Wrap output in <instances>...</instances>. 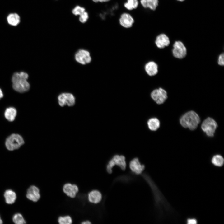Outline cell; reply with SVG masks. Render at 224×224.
Wrapping results in <instances>:
<instances>
[{"instance_id": "1", "label": "cell", "mask_w": 224, "mask_h": 224, "mask_svg": "<svg viewBox=\"0 0 224 224\" xmlns=\"http://www.w3.org/2000/svg\"><path fill=\"white\" fill-rule=\"evenodd\" d=\"M28 77V75L25 72L15 73L12 78L13 89L20 93L28 91L30 88V84L27 81Z\"/></svg>"}, {"instance_id": "2", "label": "cell", "mask_w": 224, "mask_h": 224, "mask_svg": "<svg viewBox=\"0 0 224 224\" xmlns=\"http://www.w3.org/2000/svg\"><path fill=\"white\" fill-rule=\"evenodd\" d=\"M180 124L184 128L194 130L197 128L200 120L197 114L191 110L183 114L180 118Z\"/></svg>"}, {"instance_id": "3", "label": "cell", "mask_w": 224, "mask_h": 224, "mask_svg": "<svg viewBox=\"0 0 224 224\" xmlns=\"http://www.w3.org/2000/svg\"><path fill=\"white\" fill-rule=\"evenodd\" d=\"M24 143L23 139L21 135L12 134L7 138L5 146L8 150L12 151L18 149Z\"/></svg>"}, {"instance_id": "4", "label": "cell", "mask_w": 224, "mask_h": 224, "mask_svg": "<svg viewBox=\"0 0 224 224\" xmlns=\"http://www.w3.org/2000/svg\"><path fill=\"white\" fill-rule=\"evenodd\" d=\"M117 165L123 170H125L126 167L125 158L122 155H116L109 161L106 166V170L108 173L111 174L112 172V168Z\"/></svg>"}, {"instance_id": "5", "label": "cell", "mask_w": 224, "mask_h": 224, "mask_svg": "<svg viewBox=\"0 0 224 224\" xmlns=\"http://www.w3.org/2000/svg\"><path fill=\"white\" fill-rule=\"evenodd\" d=\"M217 127L216 121L212 118L208 117L202 122L201 128L207 135L209 137L214 136L215 130Z\"/></svg>"}, {"instance_id": "6", "label": "cell", "mask_w": 224, "mask_h": 224, "mask_svg": "<svg viewBox=\"0 0 224 224\" xmlns=\"http://www.w3.org/2000/svg\"><path fill=\"white\" fill-rule=\"evenodd\" d=\"M173 56L175 58L181 59L187 55L186 48L183 43L180 41H176L173 45L172 50Z\"/></svg>"}, {"instance_id": "7", "label": "cell", "mask_w": 224, "mask_h": 224, "mask_svg": "<svg viewBox=\"0 0 224 224\" xmlns=\"http://www.w3.org/2000/svg\"><path fill=\"white\" fill-rule=\"evenodd\" d=\"M152 98L156 104H163L168 98L167 93L164 89L159 88L153 90L151 93Z\"/></svg>"}, {"instance_id": "8", "label": "cell", "mask_w": 224, "mask_h": 224, "mask_svg": "<svg viewBox=\"0 0 224 224\" xmlns=\"http://www.w3.org/2000/svg\"><path fill=\"white\" fill-rule=\"evenodd\" d=\"M75 58L77 62L82 65L89 64L92 60L89 52L83 49L77 51L75 54Z\"/></svg>"}, {"instance_id": "9", "label": "cell", "mask_w": 224, "mask_h": 224, "mask_svg": "<svg viewBox=\"0 0 224 224\" xmlns=\"http://www.w3.org/2000/svg\"><path fill=\"white\" fill-rule=\"evenodd\" d=\"M58 103L60 106L63 107L67 105L73 106L75 103V98L73 94L69 93H63L58 97Z\"/></svg>"}, {"instance_id": "10", "label": "cell", "mask_w": 224, "mask_h": 224, "mask_svg": "<svg viewBox=\"0 0 224 224\" xmlns=\"http://www.w3.org/2000/svg\"><path fill=\"white\" fill-rule=\"evenodd\" d=\"M119 21L122 27L128 29L132 27L135 22V20L129 13L124 12L120 15Z\"/></svg>"}, {"instance_id": "11", "label": "cell", "mask_w": 224, "mask_h": 224, "mask_svg": "<svg viewBox=\"0 0 224 224\" xmlns=\"http://www.w3.org/2000/svg\"><path fill=\"white\" fill-rule=\"evenodd\" d=\"M26 197L33 202H37L40 197L39 189L35 185L30 186L27 190Z\"/></svg>"}, {"instance_id": "12", "label": "cell", "mask_w": 224, "mask_h": 224, "mask_svg": "<svg viewBox=\"0 0 224 224\" xmlns=\"http://www.w3.org/2000/svg\"><path fill=\"white\" fill-rule=\"evenodd\" d=\"M63 190L66 195L72 198H74L78 192L79 189L77 185L67 183L63 185Z\"/></svg>"}, {"instance_id": "13", "label": "cell", "mask_w": 224, "mask_h": 224, "mask_svg": "<svg viewBox=\"0 0 224 224\" xmlns=\"http://www.w3.org/2000/svg\"><path fill=\"white\" fill-rule=\"evenodd\" d=\"M129 167L132 171L136 174H140L144 170L145 166L141 164L138 158H135L130 162Z\"/></svg>"}, {"instance_id": "14", "label": "cell", "mask_w": 224, "mask_h": 224, "mask_svg": "<svg viewBox=\"0 0 224 224\" xmlns=\"http://www.w3.org/2000/svg\"><path fill=\"white\" fill-rule=\"evenodd\" d=\"M170 42L169 37L164 34H161L156 38L155 43L156 46L159 49H163L168 46Z\"/></svg>"}, {"instance_id": "15", "label": "cell", "mask_w": 224, "mask_h": 224, "mask_svg": "<svg viewBox=\"0 0 224 224\" xmlns=\"http://www.w3.org/2000/svg\"><path fill=\"white\" fill-rule=\"evenodd\" d=\"M88 200L90 203L97 204L100 203L102 198L101 193L96 190H94L90 192L88 195Z\"/></svg>"}, {"instance_id": "16", "label": "cell", "mask_w": 224, "mask_h": 224, "mask_svg": "<svg viewBox=\"0 0 224 224\" xmlns=\"http://www.w3.org/2000/svg\"><path fill=\"white\" fill-rule=\"evenodd\" d=\"M158 67L157 64L153 61H150L145 66V69L147 74L150 76L156 75L158 72Z\"/></svg>"}, {"instance_id": "17", "label": "cell", "mask_w": 224, "mask_h": 224, "mask_svg": "<svg viewBox=\"0 0 224 224\" xmlns=\"http://www.w3.org/2000/svg\"><path fill=\"white\" fill-rule=\"evenodd\" d=\"M140 3L144 8L155 10L158 5V0H140Z\"/></svg>"}, {"instance_id": "18", "label": "cell", "mask_w": 224, "mask_h": 224, "mask_svg": "<svg viewBox=\"0 0 224 224\" xmlns=\"http://www.w3.org/2000/svg\"><path fill=\"white\" fill-rule=\"evenodd\" d=\"M4 196L5 202L7 204H12L16 199L15 192L11 189L6 190L4 193Z\"/></svg>"}, {"instance_id": "19", "label": "cell", "mask_w": 224, "mask_h": 224, "mask_svg": "<svg viewBox=\"0 0 224 224\" xmlns=\"http://www.w3.org/2000/svg\"><path fill=\"white\" fill-rule=\"evenodd\" d=\"M147 125L148 128L150 130L156 131L160 127V122L156 118H151L147 121Z\"/></svg>"}, {"instance_id": "20", "label": "cell", "mask_w": 224, "mask_h": 224, "mask_svg": "<svg viewBox=\"0 0 224 224\" xmlns=\"http://www.w3.org/2000/svg\"><path fill=\"white\" fill-rule=\"evenodd\" d=\"M8 23L10 25L16 26L18 25L20 22V17L16 13L9 14L7 17Z\"/></svg>"}, {"instance_id": "21", "label": "cell", "mask_w": 224, "mask_h": 224, "mask_svg": "<svg viewBox=\"0 0 224 224\" xmlns=\"http://www.w3.org/2000/svg\"><path fill=\"white\" fill-rule=\"evenodd\" d=\"M17 111L16 109L12 107H10L6 109L4 115L5 118L10 122L13 121L16 116Z\"/></svg>"}, {"instance_id": "22", "label": "cell", "mask_w": 224, "mask_h": 224, "mask_svg": "<svg viewBox=\"0 0 224 224\" xmlns=\"http://www.w3.org/2000/svg\"><path fill=\"white\" fill-rule=\"evenodd\" d=\"M139 2L138 0H127L124 4V7L128 11L136 9L138 7Z\"/></svg>"}, {"instance_id": "23", "label": "cell", "mask_w": 224, "mask_h": 224, "mask_svg": "<svg viewBox=\"0 0 224 224\" xmlns=\"http://www.w3.org/2000/svg\"><path fill=\"white\" fill-rule=\"evenodd\" d=\"M212 162L215 166H221L223 165L224 159L221 155H216L212 157Z\"/></svg>"}, {"instance_id": "24", "label": "cell", "mask_w": 224, "mask_h": 224, "mask_svg": "<svg viewBox=\"0 0 224 224\" xmlns=\"http://www.w3.org/2000/svg\"><path fill=\"white\" fill-rule=\"evenodd\" d=\"M86 11L85 7L79 5H77L72 9V13L75 16H79Z\"/></svg>"}, {"instance_id": "25", "label": "cell", "mask_w": 224, "mask_h": 224, "mask_svg": "<svg viewBox=\"0 0 224 224\" xmlns=\"http://www.w3.org/2000/svg\"><path fill=\"white\" fill-rule=\"evenodd\" d=\"M12 221L16 224H24L26 223L22 215L20 213H16L13 216Z\"/></svg>"}, {"instance_id": "26", "label": "cell", "mask_w": 224, "mask_h": 224, "mask_svg": "<svg viewBox=\"0 0 224 224\" xmlns=\"http://www.w3.org/2000/svg\"><path fill=\"white\" fill-rule=\"evenodd\" d=\"M58 222L60 224H71L72 222L71 217L69 215L60 216L58 219Z\"/></svg>"}, {"instance_id": "27", "label": "cell", "mask_w": 224, "mask_h": 224, "mask_svg": "<svg viewBox=\"0 0 224 224\" xmlns=\"http://www.w3.org/2000/svg\"><path fill=\"white\" fill-rule=\"evenodd\" d=\"M89 17V13L88 12L86 11L79 16L78 20L81 23L85 24L87 21Z\"/></svg>"}, {"instance_id": "28", "label": "cell", "mask_w": 224, "mask_h": 224, "mask_svg": "<svg viewBox=\"0 0 224 224\" xmlns=\"http://www.w3.org/2000/svg\"><path fill=\"white\" fill-rule=\"evenodd\" d=\"M218 64L220 66H223L224 65V53L221 54L219 56L218 60Z\"/></svg>"}, {"instance_id": "29", "label": "cell", "mask_w": 224, "mask_h": 224, "mask_svg": "<svg viewBox=\"0 0 224 224\" xmlns=\"http://www.w3.org/2000/svg\"><path fill=\"white\" fill-rule=\"evenodd\" d=\"M188 224H196L197 223V220L195 219H189L187 220Z\"/></svg>"}, {"instance_id": "30", "label": "cell", "mask_w": 224, "mask_h": 224, "mask_svg": "<svg viewBox=\"0 0 224 224\" xmlns=\"http://www.w3.org/2000/svg\"><path fill=\"white\" fill-rule=\"evenodd\" d=\"M92 1L95 3H105L108 2L111 0H91Z\"/></svg>"}, {"instance_id": "31", "label": "cell", "mask_w": 224, "mask_h": 224, "mask_svg": "<svg viewBox=\"0 0 224 224\" xmlns=\"http://www.w3.org/2000/svg\"><path fill=\"white\" fill-rule=\"evenodd\" d=\"M91 223V222L88 220L83 221L81 223V224H90Z\"/></svg>"}, {"instance_id": "32", "label": "cell", "mask_w": 224, "mask_h": 224, "mask_svg": "<svg viewBox=\"0 0 224 224\" xmlns=\"http://www.w3.org/2000/svg\"><path fill=\"white\" fill-rule=\"evenodd\" d=\"M3 94L1 89L0 88V99L3 97Z\"/></svg>"}, {"instance_id": "33", "label": "cell", "mask_w": 224, "mask_h": 224, "mask_svg": "<svg viewBox=\"0 0 224 224\" xmlns=\"http://www.w3.org/2000/svg\"><path fill=\"white\" fill-rule=\"evenodd\" d=\"M3 223V221L2 220L0 216V224H2Z\"/></svg>"}, {"instance_id": "34", "label": "cell", "mask_w": 224, "mask_h": 224, "mask_svg": "<svg viewBox=\"0 0 224 224\" xmlns=\"http://www.w3.org/2000/svg\"><path fill=\"white\" fill-rule=\"evenodd\" d=\"M178 0V1H184V0Z\"/></svg>"}, {"instance_id": "35", "label": "cell", "mask_w": 224, "mask_h": 224, "mask_svg": "<svg viewBox=\"0 0 224 224\" xmlns=\"http://www.w3.org/2000/svg\"></svg>"}]
</instances>
